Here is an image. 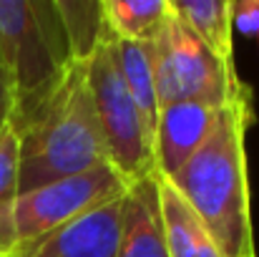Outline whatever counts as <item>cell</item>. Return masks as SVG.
<instances>
[{
  "instance_id": "6da1fadb",
  "label": "cell",
  "mask_w": 259,
  "mask_h": 257,
  "mask_svg": "<svg viewBox=\"0 0 259 257\" xmlns=\"http://www.w3.org/2000/svg\"><path fill=\"white\" fill-rule=\"evenodd\" d=\"M252 124L254 106L244 86L224 103L206 141L169 176L184 199L199 212L227 257H257L244 149Z\"/></svg>"
},
{
  "instance_id": "30bf717a",
  "label": "cell",
  "mask_w": 259,
  "mask_h": 257,
  "mask_svg": "<svg viewBox=\"0 0 259 257\" xmlns=\"http://www.w3.org/2000/svg\"><path fill=\"white\" fill-rule=\"evenodd\" d=\"M159 207L169 257H227L199 212L166 176L159 174Z\"/></svg>"
},
{
  "instance_id": "e0dca14e",
  "label": "cell",
  "mask_w": 259,
  "mask_h": 257,
  "mask_svg": "<svg viewBox=\"0 0 259 257\" xmlns=\"http://www.w3.org/2000/svg\"><path fill=\"white\" fill-rule=\"evenodd\" d=\"M13 111H15V84L10 71L0 63V134L13 121Z\"/></svg>"
},
{
  "instance_id": "7c38bea8",
  "label": "cell",
  "mask_w": 259,
  "mask_h": 257,
  "mask_svg": "<svg viewBox=\"0 0 259 257\" xmlns=\"http://www.w3.org/2000/svg\"><path fill=\"white\" fill-rule=\"evenodd\" d=\"M174 15L222 61H232V0H169Z\"/></svg>"
},
{
  "instance_id": "52a82bcc",
  "label": "cell",
  "mask_w": 259,
  "mask_h": 257,
  "mask_svg": "<svg viewBox=\"0 0 259 257\" xmlns=\"http://www.w3.org/2000/svg\"><path fill=\"white\" fill-rule=\"evenodd\" d=\"M121 199L53 230L38 242L20 247L13 257H116L121 237Z\"/></svg>"
},
{
  "instance_id": "7a4b0ae2",
  "label": "cell",
  "mask_w": 259,
  "mask_h": 257,
  "mask_svg": "<svg viewBox=\"0 0 259 257\" xmlns=\"http://www.w3.org/2000/svg\"><path fill=\"white\" fill-rule=\"evenodd\" d=\"M13 126L20 136V194L108 162L86 63H73L53 93Z\"/></svg>"
},
{
  "instance_id": "277c9868",
  "label": "cell",
  "mask_w": 259,
  "mask_h": 257,
  "mask_svg": "<svg viewBox=\"0 0 259 257\" xmlns=\"http://www.w3.org/2000/svg\"><path fill=\"white\" fill-rule=\"evenodd\" d=\"M86 84L98 116L108 164L128 181L154 174V144L118 71L113 33L88 58Z\"/></svg>"
},
{
  "instance_id": "9c48e42d",
  "label": "cell",
  "mask_w": 259,
  "mask_h": 257,
  "mask_svg": "<svg viewBox=\"0 0 259 257\" xmlns=\"http://www.w3.org/2000/svg\"><path fill=\"white\" fill-rule=\"evenodd\" d=\"M116 257H169L156 171L131 181L121 199V237Z\"/></svg>"
},
{
  "instance_id": "4fadbf2b",
  "label": "cell",
  "mask_w": 259,
  "mask_h": 257,
  "mask_svg": "<svg viewBox=\"0 0 259 257\" xmlns=\"http://www.w3.org/2000/svg\"><path fill=\"white\" fill-rule=\"evenodd\" d=\"M56 10L68 38L71 58L76 63H88L98 46L111 35L103 15V0H56Z\"/></svg>"
},
{
  "instance_id": "9a60e30c",
  "label": "cell",
  "mask_w": 259,
  "mask_h": 257,
  "mask_svg": "<svg viewBox=\"0 0 259 257\" xmlns=\"http://www.w3.org/2000/svg\"><path fill=\"white\" fill-rule=\"evenodd\" d=\"M20 197V136L13 121L0 134V209L15 207Z\"/></svg>"
},
{
  "instance_id": "8fae6325",
  "label": "cell",
  "mask_w": 259,
  "mask_h": 257,
  "mask_svg": "<svg viewBox=\"0 0 259 257\" xmlns=\"http://www.w3.org/2000/svg\"><path fill=\"white\" fill-rule=\"evenodd\" d=\"M113 51H116V63L123 76V84L128 88L144 119L146 134L154 144L156 121H159V96H156V81H154V41L136 43V41H123L113 35Z\"/></svg>"
},
{
  "instance_id": "ba28073f",
  "label": "cell",
  "mask_w": 259,
  "mask_h": 257,
  "mask_svg": "<svg viewBox=\"0 0 259 257\" xmlns=\"http://www.w3.org/2000/svg\"><path fill=\"white\" fill-rule=\"evenodd\" d=\"M224 106L206 101H176L159 108L154 136V167L161 176H174L186 159L206 141Z\"/></svg>"
},
{
  "instance_id": "2e32d148",
  "label": "cell",
  "mask_w": 259,
  "mask_h": 257,
  "mask_svg": "<svg viewBox=\"0 0 259 257\" xmlns=\"http://www.w3.org/2000/svg\"><path fill=\"white\" fill-rule=\"evenodd\" d=\"M234 28L242 35H259V0L234 3Z\"/></svg>"
},
{
  "instance_id": "8992f818",
  "label": "cell",
  "mask_w": 259,
  "mask_h": 257,
  "mask_svg": "<svg viewBox=\"0 0 259 257\" xmlns=\"http://www.w3.org/2000/svg\"><path fill=\"white\" fill-rule=\"evenodd\" d=\"M128 184V179H123L108 162H103L81 174H71L20 194L15 202L18 250L98 209L101 204L123 197Z\"/></svg>"
},
{
  "instance_id": "3957f363",
  "label": "cell",
  "mask_w": 259,
  "mask_h": 257,
  "mask_svg": "<svg viewBox=\"0 0 259 257\" xmlns=\"http://www.w3.org/2000/svg\"><path fill=\"white\" fill-rule=\"evenodd\" d=\"M0 63L15 84V124L33 114L76 63L56 0H0Z\"/></svg>"
},
{
  "instance_id": "5bb4252c",
  "label": "cell",
  "mask_w": 259,
  "mask_h": 257,
  "mask_svg": "<svg viewBox=\"0 0 259 257\" xmlns=\"http://www.w3.org/2000/svg\"><path fill=\"white\" fill-rule=\"evenodd\" d=\"M103 15L116 38L151 43L169 15V0H103Z\"/></svg>"
},
{
  "instance_id": "5b68a950",
  "label": "cell",
  "mask_w": 259,
  "mask_h": 257,
  "mask_svg": "<svg viewBox=\"0 0 259 257\" xmlns=\"http://www.w3.org/2000/svg\"><path fill=\"white\" fill-rule=\"evenodd\" d=\"M154 81L159 108L176 101H206L224 106L244 84L234 61L214 56L176 15H169L154 41Z\"/></svg>"
}]
</instances>
